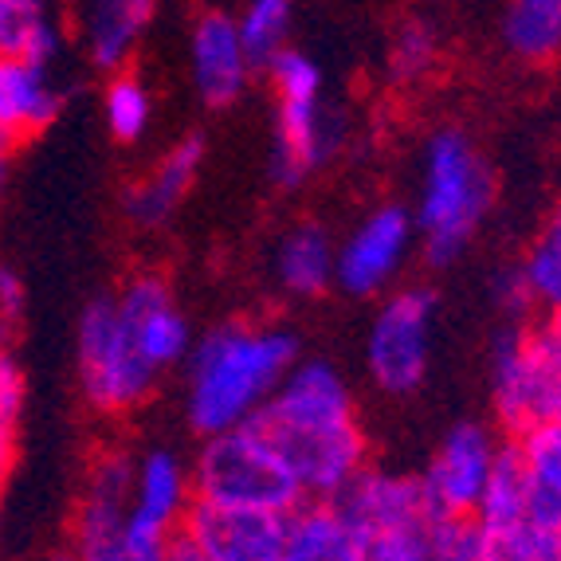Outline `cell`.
<instances>
[{
  "instance_id": "32",
  "label": "cell",
  "mask_w": 561,
  "mask_h": 561,
  "mask_svg": "<svg viewBox=\"0 0 561 561\" xmlns=\"http://www.w3.org/2000/svg\"><path fill=\"white\" fill-rule=\"evenodd\" d=\"M173 538H158V534H141L126 526V538H122L118 561H165Z\"/></svg>"
},
{
  "instance_id": "31",
  "label": "cell",
  "mask_w": 561,
  "mask_h": 561,
  "mask_svg": "<svg viewBox=\"0 0 561 561\" xmlns=\"http://www.w3.org/2000/svg\"><path fill=\"white\" fill-rule=\"evenodd\" d=\"M436 561H479L476 538L468 523H444L440 542H436Z\"/></svg>"
},
{
  "instance_id": "10",
  "label": "cell",
  "mask_w": 561,
  "mask_h": 561,
  "mask_svg": "<svg viewBox=\"0 0 561 561\" xmlns=\"http://www.w3.org/2000/svg\"><path fill=\"white\" fill-rule=\"evenodd\" d=\"M421 255L412 208L377 205L334 248V287L350 299H381Z\"/></svg>"
},
{
  "instance_id": "27",
  "label": "cell",
  "mask_w": 561,
  "mask_h": 561,
  "mask_svg": "<svg viewBox=\"0 0 561 561\" xmlns=\"http://www.w3.org/2000/svg\"><path fill=\"white\" fill-rule=\"evenodd\" d=\"M440 59V36L428 20L412 16L397 28L393 44H389V79L401 87L421 83L432 67Z\"/></svg>"
},
{
  "instance_id": "19",
  "label": "cell",
  "mask_w": 561,
  "mask_h": 561,
  "mask_svg": "<svg viewBox=\"0 0 561 561\" xmlns=\"http://www.w3.org/2000/svg\"><path fill=\"white\" fill-rule=\"evenodd\" d=\"M59 106L64 94L51 79V67L24 56H0V130L9 138H36L59 118Z\"/></svg>"
},
{
  "instance_id": "21",
  "label": "cell",
  "mask_w": 561,
  "mask_h": 561,
  "mask_svg": "<svg viewBox=\"0 0 561 561\" xmlns=\"http://www.w3.org/2000/svg\"><path fill=\"white\" fill-rule=\"evenodd\" d=\"M158 0H87L83 9V47L94 67L126 71L141 36L153 24Z\"/></svg>"
},
{
  "instance_id": "30",
  "label": "cell",
  "mask_w": 561,
  "mask_h": 561,
  "mask_svg": "<svg viewBox=\"0 0 561 561\" xmlns=\"http://www.w3.org/2000/svg\"><path fill=\"white\" fill-rule=\"evenodd\" d=\"M491 299H495V307L503 310L506 319H515V322H526L534 314L526 283H523V275H518V263L506 267V272H495V279H491Z\"/></svg>"
},
{
  "instance_id": "18",
  "label": "cell",
  "mask_w": 561,
  "mask_h": 561,
  "mask_svg": "<svg viewBox=\"0 0 561 561\" xmlns=\"http://www.w3.org/2000/svg\"><path fill=\"white\" fill-rule=\"evenodd\" d=\"M205 165V138L201 134H185L153 161V169L141 181H134L126 188V216L134 228H161L169 225V216L185 205V197L193 193Z\"/></svg>"
},
{
  "instance_id": "16",
  "label": "cell",
  "mask_w": 561,
  "mask_h": 561,
  "mask_svg": "<svg viewBox=\"0 0 561 561\" xmlns=\"http://www.w3.org/2000/svg\"><path fill=\"white\" fill-rule=\"evenodd\" d=\"M193 468L185 456L165 444L146 448L134 456L130 476V518L126 526L158 538H178L193 506Z\"/></svg>"
},
{
  "instance_id": "26",
  "label": "cell",
  "mask_w": 561,
  "mask_h": 561,
  "mask_svg": "<svg viewBox=\"0 0 561 561\" xmlns=\"http://www.w3.org/2000/svg\"><path fill=\"white\" fill-rule=\"evenodd\" d=\"M290 24H295V0H248V9L236 16L243 51L255 67L290 44Z\"/></svg>"
},
{
  "instance_id": "33",
  "label": "cell",
  "mask_w": 561,
  "mask_h": 561,
  "mask_svg": "<svg viewBox=\"0 0 561 561\" xmlns=\"http://www.w3.org/2000/svg\"><path fill=\"white\" fill-rule=\"evenodd\" d=\"M24 299H28V295H24V279H20L12 267H0V322H4V327L24 310Z\"/></svg>"
},
{
  "instance_id": "11",
  "label": "cell",
  "mask_w": 561,
  "mask_h": 561,
  "mask_svg": "<svg viewBox=\"0 0 561 561\" xmlns=\"http://www.w3.org/2000/svg\"><path fill=\"white\" fill-rule=\"evenodd\" d=\"M503 448L506 440H499V432L479 421H463L444 432L424 471L416 476L432 515L440 523H471Z\"/></svg>"
},
{
  "instance_id": "8",
  "label": "cell",
  "mask_w": 561,
  "mask_h": 561,
  "mask_svg": "<svg viewBox=\"0 0 561 561\" xmlns=\"http://www.w3.org/2000/svg\"><path fill=\"white\" fill-rule=\"evenodd\" d=\"M491 409L515 436L542 421H561V362L538 322H515L491 350Z\"/></svg>"
},
{
  "instance_id": "4",
  "label": "cell",
  "mask_w": 561,
  "mask_h": 561,
  "mask_svg": "<svg viewBox=\"0 0 561 561\" xmlns=\"http://www.w3.org/2000/svg\"><path fill=\"white\" fill-rule=\"evenodd\" d=\"M346 518V561H436L440 518L424 503L421 479L393 468H369L334 499Z\"/></svg>"
},
{
  "instance_id": "22",
  "label": "cell",
  "mask_w": 561,
  "mask_h": 561,
  "mask_svg": "<svg viewBox=\"0 0 561 561\" xmlns=\"http://www.w3.org/2000/svg\"><path fill=\"white\" fill-rule=\"evenodd\" d=\"M506 444H511L518 468H523L538 515L561 526V421H542L534 428H523Z\"/></svg>"
},
{
  "instance_id": "37",
  "label": "cell",
  "mask_w": 561,
  "mask_h": 561,
  "mask_svg": "<svg viewBox=\"0 0 561 561\" xmlns=\"http://www.w3.org/2000/svg\"><path fill=\"white\" fill-rule=\"evenodd\" d=\"M4 337H9V327H4V322H0V350H4Z\"/></svg>"
},
{
  "instance_id": "17",
  "label": "cell",
  "mask_w": 561,
  "mask_h": 561,
  "mask_svg": "<svg viewBox=\"0 0 561 561\" xmlns=\"http://www.w3.org/2000/svg\"><path fill=\"white\" fill-rule=\"evenodd\" d=\"M255 64L243 51L236 16L228 12H205L188 32V79L193 91L208 111H225L240 103L252 83Z\"/></svg>"
},
{
  "instance_id": "13",
  "label": "cell",
  "mask_w": 561,
  "mask_h": 561,
  "mask_svg": "<svg viewBox=\"0 0 561 561\" xmlns=\"http://www.w3.org/2000/svg\"><path fill=\"white\" fill-rule=\"evenodd\" d=\"M287 534L290 515L216 506L201 499H193L181 526V538L205 561H287Z\"/></svg>"
},
{
  "instance_id": "7",
  "label": "cell",
  "mask_w": 561,
  "mask_h": 561,
  "mask_svg": "<svg viewBox=\"0 0 561 561\" xmlns=\"http://www.w3.org/2000/svg\"><path fill=\"white\" fill-rule=\"evenodd\" d=\"M436 295L428 287H393L377 299L365 330V377L385 397H412L432 369Z\"/></svg>"
},
{
  "instance_id": "36",
  "label": "cell",
  "mask_w": 561,
  "mask_h": 561,
  "mask_svg": "<svg viewBox=\"0 0 561 561\" xmlns=\"http://www.w3.org/2000/svg\"><path fill=\"white\" fill-rule=\"evenodd\" d=\"M165 561H205V558H201V553L193 550V546H188L185 538L178 534V538H173V546H169V558Z\"/></svg>"
},
{
  "instance_id": "25",
  "label": "cell",
  "mask_w": 561,
  "mask_h": 561,
  "mask_svg": "<svg viewBox=\"0 0 561 561\" xmlns=\"http://www.w3.org/2000/svg\"><path fill=\"white\" fill-rule=\"evenodd\" d=\"M103 118H106V130L118 141H126V146H134V141H141L150 134L153 94H150V87L134 76L130 67H126V71H114L111 83H106Z\"/></svg>"
},
{
  "instance_id": "35",
  "label": "cell",
  "mask_w": 561,
  "mask_h": 561,
  "mask_svg": "<svg viewBox=\"0 0 561 561\" xmlns=\"http://www.w3.org/2000/svg\"><path fill=\"white\" fill-rule=\"evenodd\" d=\"M20 141L9 138V134L0 130V188H4V181H9V165H12V153H16Z\"/></svg>"
},
{
  "instance_id": "14",
  "label": "cell",
  "mask_w": 561,
  "mask_h": 561,
  "mask_svg": "<svg viewBox=\"0 0 561 561\" xmlns=\"http://www.w3.org/2000/svg\"><path fill=\"white\" fill-rule=\"evenodd\" d=\"M346 122L330 111L327 99H275L272 134V181L279 188H299L342 150Z\"/></svg>"
},
{
  "instance_id": "29",
  "label": "cell",
  "mask_w": 561,
  "mask_h": 561,
  "mask_svg": "<svg viewBox=\"0 0 561 561\" xmlns=\"http://www.w3.org/2000/svg\"><path fill=\"white\" fill-rule=\"evenodd\" d=\"M20 412H24V374L16 357L0 350V483L9 479L20 444Z\"/></svg>"
},
{
  "instance_id": "5",
  "label": "cell",
  "mask_w": 561,
  "mask_h": 561,
  "mask_svg": "<svg viewBox=\"0 0 561 561\" xmlns=\"http://www.w3.org/2000/svg\"><path fill=\"white\" fill-rule=\"evenodd\" d=\"M188 468H193V495L201 503L275 511V515H290L295 506L307 503L287 459L255 424L208 436Z\"/></svg>"
},
{
  "instance_id": "9",
  "label": "cell",
  "mask_w": 561,
  "mask_h": 561,
  "mask_svg": "<svg viewBox=\"0 0 561 561\" xmlns=\"http://www.w3.org/2000/svg\"><path fill=\"white\" fill-rule=\"evenodd\" d=\"M468 526L479 561H558L561 526L538 515L511 444L499 456L495 476Z\"/></svg>"
},
{
  "instance_id": "2",
  "label": "cell",
  "mask_w": 561,
  "mask_h": 561,
  "mask_svg": "<svg viewBox=\"0 0 561 561\" xmlns=\"http://www.w3.org/2000/svg\"><path fill=\"white\" fill-rule=\"evenodd\" d=\"M299 357V334L279 322L232 319L205 330L181 365L185 424L201 440L252 424Z\"/></svg>"
},
{
  "instance_id": "34",
  "label": "cell",
  "mask_w": 561,
  "mask_h": 561,
  "mask_svg": "<svg viewBox=\"0 0 561 561\" xmlns=\"http://www.w3.org/2000/svg\"><path fill=\"white\" fill-rule=\"evenodd\" d=\"M538 330H542V337L550 342L553 357L561 362V310H553V314H542V319H538Z\"/></svg>"
},
{
  "instance_id": "12",
  "label": "cell",
  "mask_w": 561,
  "mask_h": 561,
  "mask_svg": "<svg viewBox=\"0 0 561 561\" xmlns=\"http://www.w3.org/2000/svg\"><path fill=\"white\" fill-rule=\"evenodd\" d=\"M114 307H118L122 322L130 330L134 346L146 362L169 374V369H181L197 342L193 334V322H188L185 307L173 295V283L161 272H138L122 283V290L114 295Z\"/></svg>"
},
{
  "instance_id": "28",
  "label": "cell",
  "mask_w": 561,
  "mask_h": 561,
  "mask_svg": "<svg viewBox=\"0 0 561 561\" xmlns=\"http://www.w3.org/2000/svg\"><path fill=\"white\" fill-rule=\"evenodd\" d=\"M263 71H267V83H272L275 99H319L322 87H327L322 67L314 64L307 51H299V47H290V44L283 47V51H275V56L263 64Z\"/></svg>"
},
{
  "instance_id": "39",
  "label": "cell",
  "mask_w": 561,
  "mask_h": 561,
  "mask_svg": "<svg viewBox=\"0 0 561 561\" xmlns=\"http://www.w3.org/2000/svg\"><path fill=\"white\" fill-rule=\"evenodd\" d=\"M558 561H561V550H558Z\"/></svg>"
},
{
  "instance_id": "1",
  "label": "cell",
  "mask_w": 561,
  "mask_h": 561,
  "mask_svg": "<svg viewBox=\"0 0 561 561\" xmlns=\"http://www.w3.org/2000/svg\"><path fill=\"white\" fill-rule=\"evenodd\" d=\"M255 428L279 448L307 503H334L369 468V432L350 377L327 357H299Z\"/></svg>"
},
{
  "instance_id": "3",
  "label": "cell",
  "mask_w": 561,
  "mask_h": 561,
  "mask_svg": "<svg viewBox=\"0 0 561 561\" xmlns=\"http://www.w3.org/2000/svg\"><path fill=\"white\" fill-rule=\"evenodd\" d=\"M495 205V173L483 150L456 126H444L424 141L421 188L412 205V225L421 255L432 267H448L483 232Z\"/></svg>"
},
{
  "instance_id": "20",
  "label": "cell",
  "mask_w": 561,
  "mask_h": 561,
  "mask_svg": "<svg viewBox=\"0 0 561 561\" xmlns=\"http://www.w3.org/2000/svg\"><path fill=\"white\" fill-rule=\"evenodd\" d=\"M334 248L337 240L314 220L287 228L275 240L272 252V283L287 299L310 302L334 287Z\"/></svg>"
},
{
  "instance_id": "38",
  "label": "cell",
  "mask_w": 561,
  "mask_h": 561,
  "mask_svg": "<svg viewBox=\"0 0 561 561\" xmlns=\"http://www.w3.org/2000/svg\"><path fill=\"white\" fill-rule=\"evenodd\" d=\"M47 561H76V553H59V558H47Z\"/></svg>"
},
{
  "instance_id": "15",
  "label": "cell",
  "mask_w": 561,
  "mask_h": 561,
  "mask_svg": "<svg viewBox=\"0 0 561 561\" xmlns=\"http://www.w3.org/2000/svg\"><path fill=\"white\" fill-rule=\"evenodd\" d=\"M134 456L111 448L87 471L83 499L76 511V561H118L126 518H130Z\"/></svg>"
},
{
  "instance_id": "24",
  "label": "cell",
  "mask_w": 561,
  "mask_h": 561,
  "mask_svg": "<svg viewBox=\"0 0 561 561\" xmlns=\"http://www.w3.org/2000/svg\"><path fill=\"white\" fill-rule=\"evenodd\" d=\"M518 275L526 283L534 314L561 310V197L553 201L542 232L534 236L526 255L518 260Z\"/></svg>"
},
{
  "instance_id": "6",
  "label": "cell",
  "mask_w": 561,
  "mask_h": 561,
  "mask_svg": "<svg viewBox=\"0 0 561 561\" xmlns=\"http://www.w3.org/2000/svg\"><path fill=\"white\" fill-rule=\"evenodd\" d=\"M79 389L103 416H130L158 389V369L134 346L114 299H99L83 310L76 334Z\"/></svg>"
},
{
  "instance_id": "23",
  "label": "cell",
  "mask_w": 561,
  "mask_h": 561,
  "mask_svg": "<svg viewBox=\"0 0 561 561\" xmlns=\"http://www.w3.org/2000/svg\"><path fill=\"white\" fill-rule=\"evenodd\" d=\"M503 44L526 64L561 56V0H511L503 12Z\"/></svg>"
}]
</instances>
